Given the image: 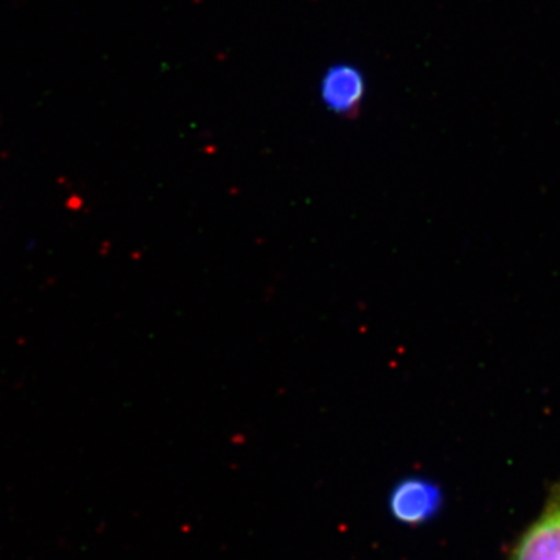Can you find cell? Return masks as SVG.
I'll list each match as a JSON object with an SVG mask.
<instances>
[{"label":"cell","mask_w":560,"mask_h":560,"mask_svg":"<svg viewBox=\"0 0 560 560\" xmlns=\"http://www.w3.org/2000/svg\"><path fill=\"white\" fill-rule=\"evenodd\" d=\"M510 560H560V482L550 489L539 517L515 541Z\"/></svg>","instance_id":"obj_2"},{"label":"cell","mask_w":560,"mask_h":560,"mask_svg":"<svg viewBox=\"0 0 560 560\" xmlns=\"http://www.w3.org/2000/svg\"><path fill=\"white\" fill-rule=\"evenodd\" d=\"M444 490L422 475L401 478L389 490L386 508L390 518L404 526H423L433 522L444 508Z\"/></svg>","instance_id":"obj_1"},{"label":"cell","mask_w":560,"mask_h":560,"mask_svg":"<svg viewBox=\"0 0 560 560\" xmlns=\"http://www.w3.org/2000/svg\"><path fill=\"white\" fill-rule=\"evenodd\" d=\"M361 92L360 77L349 70H337L326 81L327 102L337 110H348L359 102Z\"/></svg>","instance_id":"obj_3"}]
</instances>
